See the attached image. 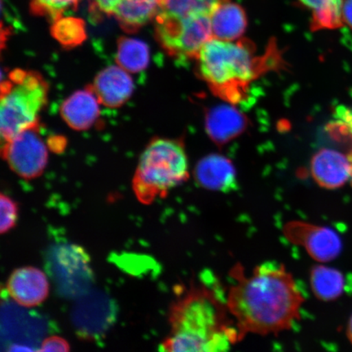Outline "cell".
Returning <instances> with one entry per match:
<instances>
[{"mask_svg":"<svg viewBox=\"0 0 352 352\" xmlns=\"http://www.w3.org/2000/svg\"><path fill=\"white\" fill-rule=\"evenodd\" d=\"M79 0H32L30 10L35 15L47 16L54 21L68 10H76Z\"/></svg>","mask_w":352,"mask_h":352,"instance_id":"23","label":"cell"},{"mask_svg":"<svg viewBox=\"0 0 352 352\" xmlns=\"http://www.w3.org/2000/svg\"><path fill=\"white\" fill-rule=\"evenodd\" d=\"M70 346L65 338L51 336L45 338L38 349V351H69Z\"/></svg>","mask_w":352,"mask_h":352,"instance_id":"25","label":"cell"},{"mask_svg":"<svg viewBox=\"0 0 352 352\" xmlns=\"http://www.w3.org/2000/svg\"><path fill=\"white\" fill-rule=\"evenodd\" d=\"M117 63L129 73H139L147 67L149 50L140 39L123 37L118 41Z\"/></svg>","mask_w":352,"mask_h":352,"instance_id":"20","label":"cell"},{"mask_svg":"<svg viewBox=\"0 0 352 352\" xmlns=\"http://www.w3.org/2000/svg\"><path fill=\"white\" fill-rule=\"evenodd\" d=\"M248 127V118L232 105L219 104L206 113V133L218 145L226 144L239 138Z\"/></svg>","mask_w":352,"mask_h":352,"instance_id":"13","label":"cell"},{"mask_svg":"<svg viewBox=\"0 0 352 352\" xmlns=\"http://www.w3.org/2000/svg\"><path fill=\"white\" fill-rule=\"evenodd\" d=\"M154 19L157 41L178 60L196 59L202 47L214 38L209 14L184 19L156 15Z\"/></svg>","mask_w":352,"mask_h":352,"instance_id":"6","label":"cell"},{"mask_svg":"<svg viewBox=\"0 0 352 352\" xmlns=\"http://www.w3.org/2000/svg\"><path fill=\"white\" fill-rule=\"evenodd\" d=\"M283 233L290 243L301 246L316 261H333L342 252L340 236L329 228L294 220L285 224Z\"/></svg>","mask_w":352,"mask_h":352,"instance_id":"8","label":"cell"},{"mask_svg":"<svg viewBox=\"0 0 352 352\" xmlns=\"http://www.w3.org/2000/svg\"><path fill=\"white\" fill-rule=\"evenodd\" d=\"M7 292L17 305L33 307L41 305L50 294L47 276L34 267H23L12 272L7 283Z\"/></svg>","mask_w":352,"mask_h":352,"instance_id":"11","label":"cell"},{"mask_svg":"<svg viewBox=\"0 0 352 352\" xmlns=\"http://www.w3.org/2000/svg\"><path fill=\"white\" fill-rule=\"evenodd\" d=\"M129 73L120 65H112L98 74L91 87L101 104L120 107L131 98L134 85Z\"/></svg>","mask_w":352,"mask_h":352,"instance_id":"14","label":"cell"},{"mask_svg":"<svg viewBox=\"0 0 352 352\" xmlns=\"http://www.w3.org/2000/svg\"><path fill=\"white\" fill-rule=\"evenodd\" d=\"M52 34L61 46L80 45L87 38L85 22L74 16H60L52 21Z\"/></svg>","mask_w":352,"mask_h":352,"instance_id":"22","label":"cell"},{"mask_svg":"<svg viewBox=\"0 0 352 352\" xmlns=\"http://www.w3.org/2000/svg\"><path fill=\"white\" fill-rule=\"evenodd\" d=\"M50 259L57 285L65 294L77 296L85 292L92 276L90 258L85 250L76 245H61L52 250Z\"/></svg>","mask_w":352,"mask_h":352,"instance_id":"9","label":"cell"},{"mask_svg":"<svg viewBox=\"0 0 352 352\" xmlns=\"http://www.w3.org/2000/svg\"><path fill=\"white\" fill-rule=\"evenodd\" d=\"M100 104L94 91L88 87L74 92L64 101L60 116L74 130L85 131L98 120Z\"/></svg>","mask_w":352,"mask_h":352,"instance_id":"16","label":"cell"},{"mask_svg":"<svg viewBox=\"0 0 352 352\" xmlns=\"http://www.w3.org/2000/svg\"><path fill=\"white\" fill-rule=\"evenodd\" d=\"M349 157H350V160L351 162V167H352V153H350ZM351 186H352V170H351Z\"/></svg>","mask_w":352,"mask_h":352,"instance_id":"28","label":"cell"},{"mask_svg":"<svg viewBox=\"0 0 352 352\" xmlns=\"http://www.w3.org/2000/svg\"><path fill=\"white\" fill-rule=\"evenodd\" d=\"M310 283L315 296L323 301L336 300L346 289V278L342 272L321 265L312 268Z\"/></svg>","mask_w":352,"mask_h":352,"instance_id":"18","label":"cell"},{"mask_svg":"<svg viewBox=\"0 0 352 352\" xmlns=\"http://www.w3.org/2000/svg\"><path fill=\"white\" fill-rule=\"evenodd\" d=\"M210 21L213 36L220 41H236L248 28L245 10L230 0H219L210 13Z\"/></svg>","mask_w":352,"mask_h":352,"instance_id":"17","label":"cell"},{"mask_svg":"<svg viewBox=\"0 0 352 352\" xmlns=\"http://www.w3.org/2000/svg\"><path fill=\"white\" fill-rule=\"evenodd\" d=\"M230 276L226 302L242 340L248 334L276 336L300 320L305 298L283 264L264 263L248 274L239 264Z\"/></svg>","mask_w":352,"mask_h":352,"instance_id":"1","label":"cell"},{"mask_svg":"<svg viewBox=\"0 0 352 352\" xmlns=\"http://www.w3.org/2000/svg\"><path fill=\"white\" fill-rule=\"evenodd\" d=\"M189 177L188 158L182 142L155 139L145 148L139 160L132 187L138 199L151 204L164 197L170 189Z\"/></svg>","mask_w":352,"mask_h":352,"instance_id":"4","label":"cell"},{"mask_svg":"<svg viewBox=\"0 0 352 352\" xmlns=\"http://www.w3.org/2000/svg\"><path fill=\"white\" fill-rule=\"evenodd\" d=\"M310 170L319 186L336 189L351 179L352 167L349 156L334 149L322 148L311 158Z\"/></svg>","mask_w":352,"mask_h":352,"instance_id":"12","label":"cell"},{"mask_svg":"<svg viewBox=\"0 0 352 352\" xmlns=\"http://www.w3.org/2000/svg\"><path fill=\"white\" fill-rule=\"evenodd\" d=\"M196 59L198 73L211 91L235 104L248 98L252 82L274 65V57L270 52L255 56L254 44L248 39L233 43L212 38Z\"/></svg>","mask_w":352,"mask_h":352,"instance_id":"3","label":"cell"},{"mask_svg":"<svg viewBox=\"0 0 352 352\" xmlns=\"http://www.w3.org/2000/svg\"><path fill=\"white\" fill-rule=\"evenodd\" d=\"M2 155L17 175L28 179L41 175L47 164V146L38 126L21 131L4 142Z\"/></svg>","mask_w":352,"mask_h":352,"instance_id":"7","label":"cell"},{"mask_svg":"<svg viewBox=\"0 0 352 352\" xmlns=\"http://www.w3.org/2000/svg\"><path fill=\"white\" fill-rule=\"evenodd\" d=\"M169 323L162 351H226L242 340L226 294L204 283L190 286L171 305Z\"/></svg>","mask_w":352,"mask_h":352,"instance_id":"2","label":"cell"},{"mask_svg":"<svg viewBox=\"0 0 352 352\" xmlns=\"http://www.w3.org/2000/svg\"><path fill=\"white\" fill-rule=\"evenodd\" d=\"M343 21L352 29V0H343Z\"/></svg>","mask_w":352,"mask_h":352,"instance_id":"26","label":"cell"},{"mask_svg":"<svg viewBox=\"0 0 352 352\" xmlns=\"http://www.w3.org/2000/svg\"><path fill=\"white\" fill-rule=\"evenodd\" d=\"M195 175L197 183L208 190L228 192L234 189L236 184L234 166L228 158L217 153L201 158Z\"/></svg>","mask_w":352,"mask_h":352,"instance_id":"15","label":"cell"},{"mask_svg":"<svg viewBox=\"0 0 352 352\" xmlns=\"http://www.w3.org/2000/svg\"><path fill=\"white\" fill-rule=\"evenodd\" d=\"M47 94V82L38 73L16 69L10 74L1 87L0 131L4 142L38 126Z\"/></svg>","mask_w":352,"mask_h":352,"instance_id":"5","label":"cell"},{"mask_svg":"<svg viewBox=\"0 0 352 352\" xmlns=\"http://www.w3.org/2000/svg\"><path fill=\"white\" fill-rule=\"evenodd\" d=\"M219 0H158L157 15L184 19L212 12Z\"/></svg>","mask_w":352,"mask_h":352,"instance_id":"21","label":"cell"},{"mask_svg":"<svg viewBox=\"0 0 352 352\" xmlns=\"http://www.w3.org/2000/svg\"><path fill=\"white\" fill-rule=\"evenodd\" d=\"M0 206H1L0 232L3 235L16 226L17 219H19V208L17 202L3 193L0 196Z\"/></svg>","mask_w":352,"mask_h":352,"instance_id":"24","label":"cell"},{"mask_svg":"<svg viewBox=\"0 0 352 352\" xmlns=\"http://www.w3.org/2000/svg\"><path fill=\"white\" fill-rule=\"evenodd\" d=\"M99 12L113 16L126 32H133L155 19L158 0H92Z\"/></svg>","mask_w":352,"mask_h":352,"instance_id":"10","label":"cell"},{"mask_svg":"<svg viewBox=\"0 0 352 352\" xmlns=\"http://www.w3.org/2000/svg\"><path fill=\"white\" fill-rule=\"evenodd\" d=\"M347 337H349L350 342L352 343V316L347 327Z\"/></svg>","mask_w":352,"mask_h":352,"instance_id":"27","label":"cell"},{"mask_svg":"<svg viewBox=\"0 0 352 352\" xmlns=\"http://www.w3.org/2000/svg\"><path fill=\"white\" fill-rule=\"evenodd\" d=\"M312 11V30H333L343 23V0H299Z\"/></svg>","mask_w":352,"mask_h":352,"instance_id":"19","label":"cell"}]
</instances>
